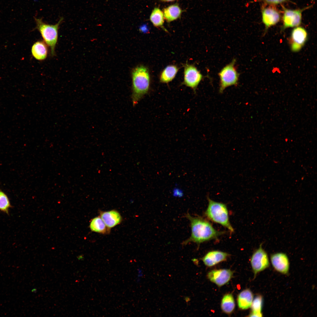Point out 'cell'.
<instances>
[{"instance_id":"1","label":"cell","mask_w":317,"mask_h":317,"mask_svg":"<svg viewBox=\"0 0 317 317\" xmlns=\"http://www.w3.org/2000/svg\"><path fill=\"white\" fill-rule=\"evenodd\" d=\"M185 217L190 222L191 232L190 237L183 242V245L190 242L199 245L204 242L216 239L225 233L216 230L209 222L201 217H192L188 213Z\"/></svg>"},{"instance_id":"2","label":"cell","mask_w":317,"mask_h":317,"mask_svg":"<svg viewBox=\"0 0 317 317\" xmlns=\"http://www.w3.org/2000/svg\"><path fill=\"white\" fill-rule=\"evenodd\" d=\"M132 79L131 98L134 107L149 91L150 77L148 68L143 65L135 68L132 72Z\"/></svg>"},{"instance_id":"3","label":"cell","mask_w":317,"mask_h":317,"mask_svg":"<svg viewBox=\"0 0 317 317\" xmlns=\"http://www.w3.org/2000/svg\"><path fill=\"white\" fill-rule=\"evenodd\" d=\"M207 198L208 205L204 213L205 216L209 220L225 227L230 232H234V229L230 221L226 205L213 200L208 195Z\"/></svg>"},{"instance_id":"4","label":"cell","mask_w":317,"mask_h":317,"mask_svg":"<svg viewBox=\"0 0 317 317\" xmlns=\"http://www.w3.org/2000/svg\"><path fill=\"white\" fill-rule=\"evenodd\" d=\"M34 19L36 24L35 29L39 32L44 42L50 47L51 55L54 56L58 39V30L60 25L63 20V17H61L58 22L54 25L43 22L42 18L34 17Z\"/></svg>"},{"instance_id":"5","label":"cell","mask_w":317,"mask_h":317,"mask_svg":"<svg viewBox=\"0 0 317 317\" xmlns=\"http://www.w3.org/2000/svg\"><path fill=\"white\" fill-rule=\"evenodd\" d=\"M236 62V59H233L218 73L220 79L219 92L220 93H222L227 87L238 85L240 74L235 66Z\"/></svg>"},{"instance_id":"6","label":"cell","mask_w":317,"mask_h":317,"mask_svg":"<svg viewBox=\"0 0 317 317\" xmlns=\"http://www.w3.org/2000/svg\"><path fill=\"white\" fill-rule=\"evenodd\" d=\"M311 6H307L302 9H291L282 6L284 13L282 17L283 25L281 30L283 31L289 28L296 27L299 26L301 22L302 12Z\"/></svg>"},{"instance_id":"7","label":"cell","mask_w":317,"mask_h":317,"mask_svg":"<svg viewBox=\"0 0 317 317\" xmlns=\"http://www.w3.org/2000/svg\"><path fill=\"white\" fill-rule=\"evenodd\" d=\"M250 263L254 277L257 273L269 267V262L268 256L266 252L262 248L261 244L253 254Z\"/></svg>"},{"instance_id":"8","label":"cell","mask_w":317,"mask_h":317,"mask_svg":"<svg viewBox=\"0 0 317 317\" xmlns=\"http://www.w3.org/2000/svg\"><path fill=\"white\" fill-rule=\"evenodd\" d=\"M203 78L202 75L195 66L188 64L185 65L183 85L190 88L195 92Z\"/></svg>"},{"instance_id":"9","label":"cell","mask_w":317,"mask_h":317,"mask_svg":"<svg viewBox=\"0 0 317 317\" xmlns=\"http://www.w3.org/2000/svg\"><path fill=\"white\" fill-rule=\"evenodd\" d=\"M307 38V33L303 28L297 26L293 29L289 40L292 51H299L305 45Z\"/></svg>"},{"instance_id":"10","label":"cell","mask_w":317,"mask_h":317,"mask_svg":"<svg viewBox=\"0 0 317 317\" xmlns=\"http://www.w3.org/2000/svg\"><path fill=\"white\" fill-rule=\"evenodd\" d=\"M262 7V20L266 31L269 27L277 24L280 21L281 15L279 11L272 5Z\"/></svg>"},{"instance_id":"11","label":"cell","mask_w":317,"mask_h":317,"mask_svg":"<svg viewBox=\"0 0 317 317\" xmlns=\"http://www.w3.org/2000/svg\"><path fill=\"white\" fill-rule=\"evenodd\" d=\"M233 272L230 269H214L210 271L207 276L209 279L218 286L227 283L232 277Z\"/></svg>"},{"instance_id":"12","label":"cell","mask_w":317,"mask_h":317,"mask_svg":"<svg viewBox=\"0 0 317 317\" xmlns=\"http://www.w3.org/2000/svg\"><path fill=\"white\" fill-rule=\"evenodd\" d=\"M271 264L277 272L283 274H287L289 271V262L286 254L283 252L272 254L270 257Z\"/></svg>"},{"instance_id":"13","label":"cell","mask_w":317,"mask_h":317,"mask_svg":"<svg viewBox=\"0 0 317 317\" xmlns=\"http://www.w3.org/2000/svg\"><path fill=\"white\" fill-rule=\"evenodd\" d=\"M229 256L230 254L225 252L213 250L208 252L201 259L205 265L210 267L225 261Z\"/></svg>"},{"instance_id":"14","label":"cell","mask_w":317,"mask_h":317,"mask_svg":"<svg viewBox=\"0 0 317 317\" xmlns=\"http://www.w3.org/2000/svg\"><path fill=\"white\" fill-rule=\"evenodd\" d=\"M100 216L106 226L111 229L119 224L122 218L119 213L115 210L107 211H100Z\"/></svg>"},{"instance_id":"15","label":"cell","mask_w":317,"mask_h":317,"mask_svg":"<svg viewBox=\"0 0 317 317\" xmlns=\"http://www.w3.org/2000/svg\"><path fill=\"white\" fill-rule=\"evenodd\" d=\"M31 51L32 55L36 59L40 61L44 60L47 56V45L43 41H37L33 45Z\"/></svg>"},{"instance_id":"16","label":"cell","mask_w":317,"mask_h":317,"mask_svg":"<svg viewBox=\"0 0 317 317\" xmlns=\"http://www.w3.org/2000/svg\"><path fill=\"white\" fill-rule=\"evenodd\" d=\"M253 299V295L252 291L248 289H245L240 292L238 296V306L242 310L248 309L251 307Z\"/></svg>"},{"instance_id":"17","label":"cell","mask_w":317,"mask_h":317,"mask_svg":"<svg viewBox=\"0 0 317 317\" xmlns=\"http://www.w3.org/2000/svg\"><path fill=\"white\" fill-rule=\"evenodd\" d=\"M183 11L178 4H174L165 8L163 10L164 19L168 22L180 18Z\"/></svg>"},{"instance_id":"18","label":"cell","mask_w":317,"mask_h":317,"mask_svg":"<svg viewBox=\"0 0 317 317\" xmlns=\"http://www.w3.org/2000/svg\"><path fill=\"white\" fill-rule=\"evenodd\" d=\"M89 227L92 231L100 234H107L110 232V229L106 226L100 216L92 219Z\"/></svg>"},{"instance_id":"19","label":"cell","mask_w":317,"mask_h":317,"mask_svg":"<svg viewBox=\"0 0 317 317\" xmlns=\"http://www.w3.org/2000/svg\"><path fill=\"white\" fill-rule=\"evenodd\" d=\"M178 70V68L176 65L167 66L163 70L160 75V82L163 83H168L174 79Z\"/></svg>"},{"instance_id":"20","label":"cell","mask_w":317,"mask_h":317,"mask_svg":"<svg viewBox=\"0 0 317 317\" xmlns=\"http://www.w3.org/2000/svg\"><path fill=\"white\" fill-rule=\"evenodd\" d=\"M150 20L153 25L156 27L163 28L164 18L163 12L158 7L153 10L150 16Z\"/></svg>"},{"instance_id":"21","label":"cell","mask_w":317,"mask_h":317,"mask_svg":"<svg viewBox=\"0 0 317 317\" xmlns=\"http://www.w3.org/2000/svg\"><path fill=\"white\" fill-rule=\"evenodd\" d=\"M235 303L232 294H227L225 295L222 299L221 307L222 311L227 314H230L234 309Z\"/></svg>"},{"instance_id":"22","label":"cell","mask_w":317,"mask_h":317,"mask_svg":"<svg viewBox=\"0 0 317 317\" xmlns=\"http://www.w3.org/2000/svg\"><path fill=\"white\" fill-rule=\"evenodd\" d=\"M263 299L261 295H258L253 299L251 306L252 312L250 317H262Z\"/></svg>"},{"instance_id":"23","label":"cell","mask_w":317,"mask_h":317,"mask_svg":"<svg viewBox=\"0 0 317 317\" xmlns=\"http://www.w3.org/2000/svg\"><path fill=\"white\" fill-rule=\"evenodd\" d=\"M11 206L6 194L0 189V210L7 214Z\"/></svg>"},{"instance_id":"24","label":"cell","mask_w":317,"mask_h":317,"mask_svg":"<svg viewBox=\"0 0 317 317\" xmlns=\"http://www.w3.org/2000/svg\"><path fill=\"white\" fill-rule=\"evenodd\" d=\"M263 1L269 5H274L286 2L288 0H259L258 1Z\"/></svg>"},{"instance_id":"25","label":"cell","mask_w":317,"mask_h":317,"mask_svg":"<svg viewBox=\"0 0 317 317\" xmlns=\"http://www.w3.org/2000/svg\"><path fill=\"white\" fill-rule=\"evenodd\" d=\"M173 195L175 196L181 197L183 195V191L179 188L176 187L173 190Z\"/></svg>"},{"instance_id":"26","label":"cell","mask_w":317,"mask_h":317,"mask_svg":"<svg viewBox=\"0 0 317 317\" xmlns=\"http://www.w3.org/2000/svg\"><path fill=\"white\" fill-rule=\"evenodd\" d=\"M140 29L141 31L143 32H145L147 28L146 26H143L141 27Z\"/></svg>"},{"instance_id":"27","label":"cell","mask_w":317,"mask_h":317,"mask_svg":"<svg viewBox=\"0 0 317 317\" xmlns=\"http://www.w3.org/2000/svg\"><path fill=\"white\" fill-rule=\"evenodd\" d=\"M161 0V1H163V2H172V1H176V0Z\"/></svg>"},{"instance_id":"28","label":"cell","mask_w":317,"mask_h":317,"mask_svg":"<svg viewBox=\"0 0 317 317\" xmlns=\"http://www.w3.org/2000/svg\"><path fill=\"white\" fill-rule=\"evenodd\" d=\"M83 258V257L82 256H79L77 257V259H78L80 260H82Z\"/></svg>"},{"instance_id":"29","label":"cell","mask_w":317,"mask_h":317,"mask_svg":"<svg viewBox=\"0 0 317 317\" xmlns=\"http://www.w3.org/2000/svg\"><path fill=\"white\" fill-rule=\"evenodd\" d=\"M31 291L33 293H36L37 291V289L36 288L33 289H32Z\"/></svg>"}]
</instances>
